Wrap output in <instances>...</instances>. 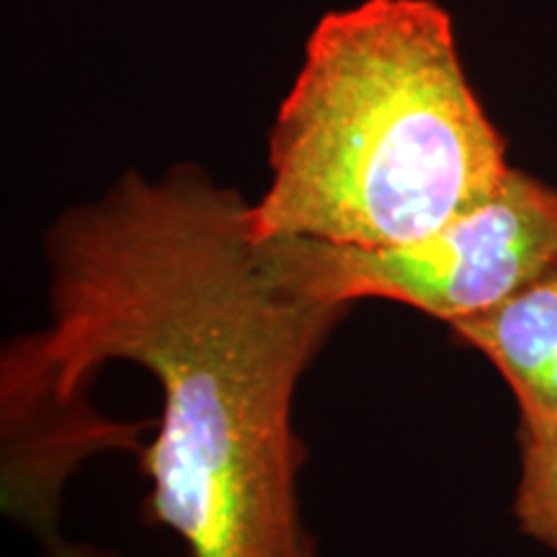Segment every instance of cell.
Instances as JSON below:
<instances>
[{
    "instance_id": "4",
    "label": "cell",
    "mask_w": 557,
    "mask_h": 557,
    "mask_svg": "<svg viewBox=\"0 0 557 557\" xmlns=\"http://www.w3.org/2000/svg\"><path fill=\"white\" fill-rule=\"evenodd\" d=\"M449 329L504 374L524 431L557 429V263L496 308Z\"/></svg>"
},
{
    "instance_id": "2",
    "label": "cell",
    "mask_w": 557,
    "mask_h": 557,
    "mask_svg": "<svg viewBox=\"0 0 557 557\" xmlns=\"http://www.w3.org/2000/svg\"><path fill=\"white\" fill-rule=\"evenodd\" d=\"M259 240L413 243L511 171L434 0H364L318 21L269 135Z\"/></svg>"
},
{
    "instance_id": "1",
    "label": "cell",
    "mask_w": 557,
    "mask_h": 557,
    "mask_svg": "<svg viewBox=\"0 0 557 557\" xmlns=\"http://www.w3.org/2000/svg\"><path fill=\"white\" fill-rule=\"evenodd\" d=\"M50 318L3 354V434L75 403L109 361L160 389L150 524L191 557H318L299 506L305 449L292 406L351 305L276 276L250 205L199 165L127 171L47 230Z\"/></svg>"
},
{
    "instance_id": "3",
    "label": "cell",
    "mask_w": 557,
    "mask_h": 557,
    "mask_svg": "<svg viewBox=\"0 0 557 557\" xmlns=\"http://www.w3.org/2000/svg\"><path fill=\"white\" fill-rule=\"evenodd\" d=\"M261 243L269 267L299 295L329 305L389 299L451 325L496 308L557 263V189L511 169L483 205L421 240Z\"/></svg>"
},
{
    "instance_id": "5",
    "label": "cell",
    "mask_w": 557,
    "mask_h": 557,
    "mask_svg": "<svg viewBox=\"0 0 557 557\" xmlns=\"http://www.w3.org/2000/svg\"><path fill=\"white\" fill-rule=\"evenodd\" d=\"M513 511L529 537L557 549V429L524 431V462Z\"/></svg>"
}]
</instances>
